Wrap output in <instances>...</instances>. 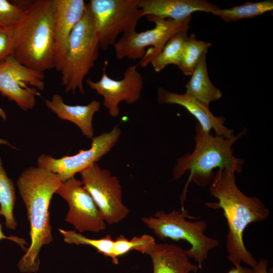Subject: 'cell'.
Masks as SVG:
<instances>
[{
  "label": "cell",
  "mask_w": 273,
  "mask_h": 273,
  "mask_svg": "<svg viewBox=\"0 0 273 273\" xmlns=\"http://www.w3.org/2000/svg\"><path fill=\"white\" fill-rule=\"evenodd\" d=\"M209 192L218 202H206V205L214 209H222L227 221L228 259L234 266L244 262L252 268L257 261L245 247L244 232L249 224L267 219L269 210L258 198L247 196L239 189L235 172L231 170L218 169L210 184Z\"/></svg>",
  "instance_id": "cell-1"
},
{
  "label": "cell",
  "mask_w": 273,
  "mask_h": 273,
  "mask_svg": "<svg viewBox=\"0 0 273 273\" xmlns=\"http://www.w3.org/2000/svg\"><path fill=\"white\" fill-rule=\"evenodd\" d=\"M63 181L56 173L41 167L24 169L17 180V186L27 211L30 223L31 243L18 263L22 272H35L42 246L53 241L49 206L52 197Z\"/></svg>",
  "instance_id": "cell-2"
},
{
  "label": "cell",
  "mask_w": 273,
  "mask_h": 273,
  "mask_svg": "<svg viewBox=\"0 0 273 273\" xmlns=\"http://www.w3.org/2000/svg\"><path fill=\"white\" fill-rule=\"evenodd\" d=\"M195 131L194 150L179 158L173 169L174 180L180 178L186 171H190L181 202L183 205L190 182L204 187L212 183L214 176L213 169H229L240 173L244 164L243 160L233 155L232 147L246 133L245 129L231 139L206 132L198 123L196 125Z\"/></svg>",
  "instance_id": "cell-3"
},
{
  "label": "cell",
  "mask_w": 273,
  "mask_h": 273,
  "mask_svg": "<svg viewBox=\"0 0 273 273\" xmlns=\"http://www.w3.org/2000/svg\"><path fill=\"white\" fill-rule=\"evenodd\" d=\"M14 28V58L40 72L54 68L53 0L32 1Z\"/></svg>",
  "instance_id": "cell-4"
},
{
  "label": "cell",
  "mask_w": 273,
  "mask_h": 273,
  "mask_svg": "<svg viewBox=\"0 0 273 273\" xmlns=\"http://www.w3.org/2000/svg\"><path fill=\"white\" fill-rule=\"evenodd\" d=\"M187 218H198L189 215L188 210L184 208L168 213L158 211L154 216L143 217L141 220L161 240H183L189 243L191 247L185 250L186 254L189 258L193 259L201 269L209 251L219 246V241L205 235L207 227L205 221L192 222Z\"/></svg>",
  "instance_id": "cell-5"
},
{
  "label": "cell",
  "mask_w": 273,
  "mask_h": 273,
  "mask_svg": "<svg viewBox=\"0 0 273 273\" xmlns=\"http://www.w3.org/2000/svg\"><path fill=\"white\" fill-rule=\"evenodd\" d=\"M99 42L88 4L81 19L74 28L68 49L59 72L66 93L76 90L84 95L83 80L99 55Z\"/></svg>",
  "instance_id": "cell-6"
},
{
  "label": "cell",
  "mask_w": 273,
  "mask_h": 273,
  "mask_svg": "<svg viewBox=\"0 0 273 273\" xmlns=\"http://www.w3.org/2000/svg\"><path fill=\"white\" fill-rule=\"evenodd\" d=\"M147 20L155 23L149 30L122 36L114 44L115 57L118 60L127 58L141 59L139 64L146 67L158 55L168 40L176 33L190 28L192 16L182 20L163 19L152 15Z\"/></svg>",
  "instance_id": "cell-7"
},
{
  "label": "cell",
  "mask_w": 273,
  "mask_h": 273,
  "mask_svg": "<svg viewBox=\"0 0 273 273\" xmlns=\"http://www.w3.org/2000/svg\"><path fill=\"white\" fill-rule=\"evenodd\" d=\"M139 0H90L88 3L100 47L106 51L114 46L117 37L136 31L144 17Z\"/></svg>",
  "instance_id": "cell-8"
},
{
  "label": "cell",
  "mask_w": 273,
  "mask_h": 273,
  "mask_svg": "<svg viewBox=\"0 0 273 273\" xmlns=\"http://www.w3.org/2000/svg\"><path fill=\"white\" fill-rule=\"evenodd\" d=\"M83 187L90 194L106 223H118L129 210L123 203L122 187L118 178L94 163L80 172Z\"/></svg>",
  "instance_id": "cell-9"
},
{
  "label": "cell",
  "mask_w": 273,
  "mask_h": 273,
  "mask_svg": "<svg viewBox=\"0 0 273 273\" xmlns=\"http://www.w3.org/2000/svg\"><path fill=\"white\" fill-rule=\"evenodd\" d=\"M44 72L22 64L13 56L0 62V93L24 111L33 109L36 89H44Z\"/></svg>",
  "instance_id": "cell-10"
},
{
  "label": "cell",
  "mask_w": 273,
  "mask_h": 273,
  "mask_svg": "<svg viewBox=\"0 0 273 273\" xmlns=\"http://www.w3.org/2000/svg\"><path fill=\"white\" fill-rule=\"evenodd\" d=\"M121 133L120 127L115 125L109 132H104L94 136L89 149L80 150L73 155L55 158L49 155L42 154L38 157V166L57 174L65 181L99 161L116 144Z\"/></svg>",
  "instance_id": "cell-11"
},
{
  "label": "cell",
  "mask_w": 273,
  "mask_h": 273,
  "mask_svg": "<svg viewBox=\"0 0 273 273\" xmlns=\"http://www.w3.org/2000/svg\"><path fill=\"white\" fill-rule=\"evenodd\" d=\"M56 194L68 204L65 221L79 233L85 231L98 233L106 229L105 220L81 180L73 177L63 181Z\"/></svg>",
  "instance_id": "cell-12"
},
{
  "label": "cell",
  "mask_w": 273,
  "mask_h": 273,
  "mask_svg": "<svg viewBox=\"0 0 273 273\" xmlns=\"http://www.w3.org/2000/svg\"><path fill=\"white\" fill-rule=\"evenodd\" d=\"M107 64V61L104 63L100 80L95 82L88 78L86 83L98 95L103 97V105L110 115L116 117L120 113L118 105L120 102L124 101L128 104H133L139 100L143 80L135 65L127 68L122 79L118 80L110 78L106 71Z\"/></svg>",
  "instance_id": "cell-13"
},
{
  "label": "cell",
  "mask_w": 273,
  "mask_h": 273,
  "mask_svg": "<svg viewBox=\"0 0 273 273\" xmlns=\"http://www.w3.org/2000/svg\"><path fill=\"white\" fill-rule=\"evenodd\" d=\"M54 68L60 71L68 49L71 34L82 17L86 4L83 0H53Z\"/></svg>",
  "instance_id": "cell-14"
},
{
  "label": "cell",
  "mask_w": 273,
  "mask_h": 273,
  "mask_svg": "<svg viewBox=\"0 0 273 273\" xmlns=\"http://www.w3.org/2000/svg\"><path fill=\"white\" fill-rule=\"evenodd\" d=\"M157 101L160 104H176L185 108L198 121L205 131L211 130L215 135L231 139L234 136V131L224 125L225 118L215 116L210 111L209 106L190 95L171 92L160 87L157 89Z\"/></svg>",
  "instance_id": "cell-15"
},
{
  "label": "cell",
  "mask_w": 273,
  "mask_h": 273,
  "mask_svg": "<svg viewBox=\"0 0 273 273\" xmlns=\"http://www.w3.org/2000/svg\"><path fill=\"white\" fill-rule=\"evenodd\" d=\"M143 15L173 20H182L200 11L211 13L219 8L205 0H139Z\"/></svg>",
  "instance_id": "cell-16"
},
{
  "label": "cell",
  "mask_w": 273,
  "mask_h": 273,
  "mask_svg": "<svg viewBox=\"0 0 273 273\" xmlns=\"http://www.w3.org/2000/svg\"><path fill=\"white\" fill-rule=\"evenodd\" d=\"M45 105L60 119L76 124L87 138L92 140L94 137L93 119L94 114L100 109V102L93 100L86 105H69L60 95L55 94L51 100L45 101Z\"/></svg>",
  "instance_id": "cell-17"
},
{
  "label": "cell",
  "mask_w": 273,
  "mask_h": 273,
  "mask_svg": "<svg viewBox=\"0 0 273 273\" xmlns=\"http://www.w3.org/2000/svg\"><path fill=\"white\" fill-rule=\"evenodd\" d=\"M148 255L153 273H190L200 269L191 262L185 250L175 244L156 243Z\"/></svg>",
  "instance_id": "cell-18"
},
{
  "label": "cell",
  "mask_w": 273,
  "mask_h": 273,
  "mask_svg": "<svg viewBox=\"0 0 273 273\" xmlns=\"http://www.w3.org/2000/svg\"><path fill=\"white\" fill-rule=\"evenodd\" d=\"M207 53L201 56L190 79L186 84V93L209 106L210 103L219 100L222 94L212 84L209 77L206 58Z\"/></svg>",
  "instance_id": "cell-19"
},
{
  "label": "cell",
  "mask_w": 273,
  "mask_h": 273,
  "mask_svg": "<svg viewBox=\"0 0 273 273\" xmlns=\"http://www.w3.org/2000/svg\"><path fill=\"white\" fill-rule=\"evenodd\" d=\"M272 10L273 1L265 0L257 2H247L230 9H221L219 8L211 13L221 18L226 22H233L241 19L252 18Z\"/></svg>",
  "instance_id": "cell-20"
},
{
  "label": "cell",
  "mask_w": 273,
  "mask_h": 273,
  "mask_svg": "<svg viewBox=\"0 0 273 273\" xmlns=\"http://www.w3.org/2000/svg\"><path fill=\"white\" fill-rule=\"evenodd\" d=\"M1 143H6V142L0 140ZM15 201L14 185L8 176L0 158V214L4 216L7 228L11 230H15L17 226L13 213Z\"/></svg>",
  "instance_id": "cell-21"
},
{
  "label": "cell",
  "mask_w": 273,
  "mask_h": 273,
  "mask_svg": "<svg viewBox=\"0 0 273 273\" xmlns=\"http://www.w3.org/2000/svg\"><path fill=\"white\" fill-rule=\"evenodd\" d=\"M188 31H180L172 36L151 62L156 72H159L169 64L178 66L184 45L188 38Z\"/></svg>",
  "instance_id": "cell-22"
},
{
  "label": "cell",
  "mask_w": 273,
  "mask_h": 273,
  "mask_svg": "<svg viewBox=\"0 0 273 273\" xmlns=\"http://www.w3.org/2000/svg\"><path fill=\"white\" fill-rule=\"evenodd\" d=\"M211 46L209 42L198 40L194 34L188 36L184 49L178 67L185 75H191L198 61Z\"/></svg>",
  "instance_id": "cell-23"
},
{
  "label": "cell",
  "mask_w": 273,
  "mask_h": 273,
  "mask_svg": "<svg viewBox=\"0 0 273 273\" xmlns=\"http://www.w3.org/2000/svg\"><path fill=\"white\" fill-rule=\"evenodd\" d=\"M59 232L63 237L64 241L70 244L85 245L90 246L96 249L98 253L114 260V248L115 240L110 235L99 239L87 238L75 231H66L59 229Z\"/></svg>",
  "instance_id": "cell-24"
},
{
  "label": "cell",
  "mask_w": 273,
  "mask_h": 273,
  "mask_svg": "<svg viewBox=\"0 0 273 273\" xmlns=\"http://www.w3.org/2000/svg\"><path fill=\"white\" fill-rule=\"evenodd\" d=\"M23 12L13 2L0 0V27L16 25L21 19Z\"/></svg>",
  "instance_id": "cell-25"
},
{
  "label": "cell",
  "mask_w": 273,
  "mask_h": 273,
  "mask_svg": "<svg viewBox=\"0 0 273 273\" xmlns=\"http://www.w3.org/2000/svg\"><path fill=\"white\" fill-rule=\"evenodd\" d=\"M14 46V26L0 27V62L13 56Z\"/></svg>",
  "instance_id": "cell-26"
},
{
  "label": "cell",
  "mask_w": 273,
  "mask_h": 273,
  "mask_svg": "<svg viewBox=\"0 0 273 273\" xmlns=\"http://www.w3.org/2000/svg\"><path fill=\"white\" fill-rule=\"evenodd\" d=\"M2 239H8L17 243L24 251H26L27 249L25 246L27 245L28 243L24 239L13 236L9 237L5 236L2 231V225L0 224V240Z\"/></svg>",
  "instance_id": "cell-27"
},
{
  "label": "cell",
  "mask_w": 273,
  "mask_h": 273,
  "mask_svg": "<svg viewBox=\"0 0 273 273\" xmlns=\"http://www.w3.org/2000/svg\"><path fill=\"white\" fill-rule=\"evenodd\" d=\"M268 261L266 259H261L257 261L256 265L252 268V273H268Z\"/></svg>",
  "instance_id": "cell-28"
},
{
  "label": "cell",
  "mask_w": 273,
  "mask_h": 273,
  "mask_svg": "<svg viewBox=\"0 0 273 273\" xmlns=\"http://www.w3.org/2000/svg\"><path fill=\"white\" fill-rule=\"evenodd\" d=\"M227 273H252V269L242 266L240 264L230 269Z\"/></svg>",
  "instance_id": "cell-29"
}]
</instances>
